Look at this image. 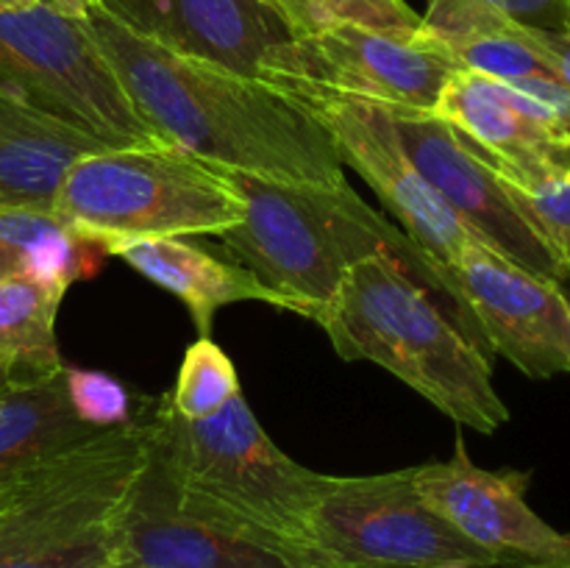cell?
Here are the masks:
<instances>
[{
	"instance_id": "cell-1",
	"label": "cell",
	"mask_w": 570,
	"mask_h": 568,
	"mask_svg": "<svg viewBox=\"0 0 570 568\" xmlns=\"http://www.w3.org/2000/svg\"><path fill=\"white\" fill-rule=\"evenodd\" d=\"M81 26L134 109L173 148L273 184L345 182L328 134L259 78L167 48L106 0Z\"/></svg>"
},
{
	"instance_id": "cell-2",
	"label": "cell",
	"mask_w": 570,
	"mask_h": 568,
	"mask_svg": "<svg viewBox=\"0 0 570 568\" xmlns=\"http://www.w3.org/2000/svg\"><path fill=\"white\" fill-rule=\"evenodd\" d=\"M226 173L243 198L245 215L217 239L267 287L284 295L298 315L315 321L351 265L367 256H390L434 301L449 304L451 321L471 343L488 349L454 273L440 267L399 223L373 209L348 178L293 187Z\"/></svg>"
},
{
	"instance_id": "cell-3",
	"label": "cell",
	"mask_w": 570,
	"mask_h": 568,
	"mask_svg": "<svg viewBox=\"0 0 570 568\" xmlns=\"http://www.w3.org/2000/svg\"><path fill=\"white\" fill-rule=\"evenodd\" d=\"M139 407L154 432V466L178 510L287 568H309L306 527L328 477L284 454L243 393L204 421H184L167 395Z\"/></svg>"
},
{
	"instance_id": "cell-4",
	"label": "cell",
	"mask_w": 570,
	"mask_h": 568,
	"mask_svg": "<svg viewBox=\"0 0 570 568\" xmlns=\"http://www.w3.org/2000/svg\"><path fill=\"white\" fill-rule=\"evenodd\" d=\"M315 323L337 356L382 365L460 427L493 434L510 421L490 356L390 256L351 265Z\"/></svg>"
},
{
	"instance_id": "cell-5",
	"label": "cell",
	"mask_w": 570,
	"mask_h": 568,
	"mask_svg": "<svg viewBox=\"0 0 570 568\" xmlns=\"http://www.w3.org/2000/svg\"><path fill=\"white\" fill-rule=\"evenodd\" d=\"M154 457L142 407L131 423L48 457L0 499V568H98L115 557V527Z\"/></svg>"
},
{
	"instance_id": "cell-6",
	"label": "cell",
	"mask_w": 570,
	"mask_h": 568,
	"mask_svg": "<svg viewBox=\"0 0 570 568\" xmlns=\"http://www.w3.org/2000/svg\"><path fill=\"white\" fill-rule=\"evenodd\" d=\"M53 215L78 243L115 256L145 239L220 237L245 204L226 170L178 148H104L70 167Z\"/></svg>"
},
{
	"instance_id": "cell-7",
	"label": "cell",
	"mask_w": 570,
	"mask_h": 568,
	"mask_svg": "<svg viewBox=\"0 0 570 568\" xmlns=\"http://www.w3.org/2000/svg\"><path fill=\"white\" fill-rule=\"evenodd\" d=\"M0 98L50 111L106 148L167 145L134 109L81 22L45 0H0Z\"/></svg>"
},
{
	"instance_id": "cell-8",
	"label": "cell",
	"mask_w": 570,
	"mask_h": 568,
	"mask_svg": "<svg viewBox=\"0 0 570 568\" xmlns=\"http://www.w3.org/2000/svg\"><path fill=\"white\" fill-rule=\"evenodd\" d=\"M309 568H504L443 521L415 490V468L328 477L306 527Z\"/></svg>"
},
{
	"instance_id": "cell-9",
	"label": "cell",
	"mask_w": 570,
	"mask_h": 568,
	"mask_svg": "<svg viewBox=\"0 0 570 568\" xmlns=\"http://www.w3.org/2000/svg\"><path fill=\"white\" fill-rule=\"evenodd\" d=\"M262 81L282 92L289 104L304 109L328 134L343 167L351 165V170L371 184L384 209L440 267L445 271L454 267L456 256L476 239V234L421 176L395 131L393 111L387 106L301 78H262Z\"/></svg>"
},
{
	"instance_id": "cell-10",
	"label": "cell",
	"mask_w": 570,
	"mask_h": 568,
	"mask_svg": "<svg viewBox=\"0 0 570 568\" xmlns=\"http://www.w3.org/2000/svg\"><path fill=\"white\" fill-rule=\"evenodd\" d=\"M456 70L454 56L423 26L379 28L343 20L306 39L273 45L259 65V81L301 78L387 109L434 111Z\"/></svg>"
},
{
	"instance_id": "cell-11",
	"label": "cell",
	"mask_w": 570,
	"mask_h": 568,
	"mask_svg": "<svg viewBox=\"0 0 570 568\" xmlns=\"http://www.w3.org/2000/svg\"><path fill=\"white\" fill-rule=\"evenodd\" d=\"M401 143L421 176L451 212L476 234L479 243L529 273L566 284L570 262L527 215L510 184L468 145L451 123L434 111L390 109Z\"/></svg>"
},
{
	"instance_id": "cell-12",
	"label": "cell",
	"mask_w": 570,
	"mask_h": 568,
	"mask_svg": "<svg viewBox=\"0 0 570 568\" xmlns=\"http://www.w3.org/2000/svg\"><path fill=\"white\" fill-rule=\"evenodd\" d=\"M532 473L488 471L462 438L445 462L415 466V490L449 527L504 568H570V532L551 527L529 507Z\"/></svg>"
},
{
	"instance_id": "cell-13",
	"label": "cell",
	"mask_w": 570,
	"mask_h": 568,
	"mask_svg": "<svg viewBox=\"0 0 570 568\" xmlns=\"http://www.w3.org/2000/svg\"><path fill=\"white\" fill-rule=\"evenodd\" d=\"M462 298L488 351L529 379L570 373V306L562 284L529 273L473 239L454 262Z\"/></svg>"
},
{
	"instance_id": "cell-14",
	"label": "cell",
	"mask_w": 570,
	"mask_h": 568,
	"mask_svg": "<svg viewBox=\"0 0 570 568\" xmlns=\"http://www.w3.org/2000/svg\"><path fill=\"white\" fill-rule=\"evenodd\" d=\"M434 115L451 123L512 187L570 176V145L512 84L460 67L440 92Z\"/></svg>"
},
{
	"instance_id": "cell-15",
	"label": "cell",
	"mask_w": 570,
	"mask_h": 568,
	"mask_svg": "<svg viewBox=\"0 0 570 568\" xmlns=\"http://www.w3.org/2000/svg\"><path fill=\"white\" fill-rule=\"evenodd\" d=\"M115 557L139 568H287L267 551L178 510L154 457L117 518Z\"/></svg>"
},
{
	"instance_id": "cell-16",
	"label": "cell",
	"mask_w": 570,
	"mask_h": 568,
	"mask_svg": "<svg viewBox=\"0 0 570 568\" xmlns=\"http://www.w3.org/2000/svg\"><path fill=\"white\" fill-rule=\"evenodd\" d=\"M131 26L184 56L259 78L267 50L289 39L259 0H106Z\"/></svg>"
},
{
	"instance_id": "cell-17",
	"label": "cell",
	"mask_w": 570,
	"mask_h": 568,
	"mask_svg": "<svg viewBox=\"0 0 570 568\" xmlns=\"http://www.w3.org/2000/svg\"><path fill=\"white\" fill-rule=\"evenodd\" d=\"M106 145L83 128L0 98V209H50L67 173Z\"/></svg>"
},
{
	"instance_id": "cell-18",
	"label": "cell",
	"mask_w": 570,
	"mask_h": 568,
	"mask_svg": "<svg viewBox=\"0 0 570 568\" xmlns=\"http://www.w3.org/2000/svg\"><path fill=\"white\" fill-rule=\"evenodd\" d=\"M115 256L150 284L176 295L189 310L200 337H209L217 312L237 301H262L276 310L295 312V306L267 287L254 271L239 262L217 259L184 237L145 239L120 248Z\"/></svg>"
},
{
	"instance_id": "cell-19",
	"label": "cell",
	"mask_w": 570,
	"mask_h": 568,
	"mask_svg": "<svg viewBox=\"0 0 570 568\" xmlns=\"http://www.w3.org/2000/svg\"><path fill=\"white\" fill-rule=\"evenodd\" d=\"M104 432L72 410L67 365L14 376L0 390V490L67 445Z\"/></svg>"
},
{
	"instance_id": "cell-20",
	"label": "cell",
	"mask_w": 570,
	"mask_h": 568,
	"mask_svg": "<svg viewBox=\"0 0 570 568\" xmlns=\"http://www.w3.org/2000/svg\"><path fill=\"white\" fill-rule=\"evenodd\" d=\"M423 28L454 56L462 70L499 81L551 76L549 67L518 39L515 20L490 0H429Z\"/></svg>"
},
{
	"instance_id": "cell-21",
	"label": "cell",
	"mask_w": 570,
	"mask_h": 568,
	"mask_svg": "<svg viewBox=\"0 0 570 568\" xmlns=\"http://www.w3.org/2000/svg\"><path fill=\"white\" fill-rule=\"evenodd\" d=\"M70 284L53 278L0 276V362L17 376H33L67 365L56 343V315Z\"/></svg>"
},
{
	"instance_id": "cell-22",
	"label": "cell",
	"mask_w": 570,
	"mask_h": 568,
	"mask_svg": "<svg viewBox=\"0 0 570 568\" xmlns=\"http://www.w3.org/2000/svg\"><path fill=\"white\" fill-rule=\"evenodd\" d=\"M83 248L50 209H0V276L72 284L83 273Z\"/></svg>"
},
{
	"instance_id": "cell-23",
	"label": "cell",
	"mask_w": 570,
	"mask_h": 568,
	"mask_svg": "<svg viewBox=\"0 0 570 568\" xmlns=\"http://www.w3.org/2000/svg\"><path fill=\"white\" fill-rule=\"evenodd\" d=\"M289 39H306L332 22H365L379 28H421L406 0H259Z\"/></svg>"
},
{
	"instance_id": "cell-24",
	"label": "cell",
	"mask_w": 570,
	"mask_h": 568,
	"mask_svg": "<svg viewBox=\"0 0 570 568\" xmlns=\"http://www.w3.org/2000/svg\"><path fill=\"white\" fill-rule=\"evenodd\" d=\"M239 393H243V384L226 351L215 340L198 337L184 351L176 388L167 393V401L184 421H204L220 412Z\"/></svg>"
},
{
	"instance_id": "cell-25",
	"label": "cell",
	"mask_w": 570,
	"mask_h": 568,
	"mask_svg": "<svg viewBox=\"0 0 570 568\" xmlns=\"http://www.w3.org/2000/svg\"><path fill=\"white\" fill-rule=\"evenodd\" d=\"M67 393L76 415L95 429L126 427L137 418L126 384L104 371L67 365Z\"/></svg>"
},
{
	"instance_id": "cell-26",
	"label": "cell",
	"mask_w": 570,
	"mask_h": 568,
	"mask_svg": "<svg viewBox=\"0 0 570 568\" xmlns=\"http://www.w3.org/2000/svg\"><path fill=\"white\" fill-rule=\"evenodd\" d=\"M510 189L518 204L527 209V215L538 223L540 232L570 262V176L534 184V187H512L510 184Z\"/></svg>"
},
{
	"instance_id": "cell-27",
	"label": "cell",
	"mask_w": 570,
	"mask_h": 568,
	"mask_svg": "<svg viewBox=\"0 0 570 568\" xmlns=\"http://www.w3.org/2000/svg\"><path fill=\"white\" fill-rule=\"evenodd\" d=\"M534 100L551 131L570 145V89L554 76H527L507 81Z\"/></svg>"
},
{
	"instance_id": "cell-28",
	"label": "cell",
	"mask_w": 570,
	"mask_h": 568,
	"mask_svg": "<svg viewBox=\"0 0 570 568\" xmlns=\"http://www.w3.org/2000/svg\"><path fill=\"white\" fill-rule=\"evenodd\" d=\"M515 33L518 39L549 67L551 76L570 89V28H562V31H546V28H532L515 22Z\"/></svg>"
},
{
	"instance_id": "cell-29",
	"label": "cell",
	"mask_w": 570,
	"mask_h": 568,
	"mask_svg": "<svg viewBox=\"0 0 570 568\" xmlns=\"http://www.w3.org/2000/svg\"><path fill=\"white\" fill-rule=\"evenodd\" d=\"M499 11L521 26L562 31L570 28V0H490Z\"/></svg>"
},
{
	"instance_id": "cell-30",
	"label": "cell",
	"mask_w": 570,
	"mask_h": 568,
	"mask_svg": "<svg viewBox=\"0 0 570 568\" xmlns=\"http://www.w3.org/2000/svg\"><path fill=\"white\" fill-rule=\"evenodd\" d=\"M48 6H53L56 11H61L65 17H70V20H87L89 14H92L95 9H98L104 0H45Z\"/></svg>"
},
{
	"instance_id": "cell-31",
	"label": "cell",
	"mask_w": 570,
	"mask_h": 568,
	"mask_svg": "<svg viewBox=\"0 0 570 568\" xmlns=\"http://www.w3.org/2000/svg\"><path fill=\"white\" fill-rule=\"evenodd\" d=\"M17 376V371L11 365H6V362H0V390L6 388V384L11 382V379Z\"/></svg>"
},
{
	"instance_id": "cell-32",
	"label": "cell",
	"mask_w": 570,
	"mask_h": 568,
	"mask_svg": "<svg viewBox=\"0 0 570 568\" xmlns=\"http://www.w3.org/2000/svg\"><path fill=\"white\" fill-rule=\"evenodd\" d=\"M98 568H139V566L131 560H122V557H111V560H106L104 566H98Z\"/></svg>"
},
{
	"instance_id": "cell-33",
	"label": "cell",
	"mask_w": 570,
	"mask_h": 568,
	"mask_svg": "<svg viewBox=\"0 0 570 568\" xmlns=\"http://www.w3.org/2000/svg\"><path fill=\"white\" fill-rule=\"evenodd\" d=\"M562 293H566V298H568V306H570V278L566 284H562Z\"/></svg>"
},
{
	"instance_id": "cell-34",
	"label": "cell",
	"mask_w": 570,
	"mask_h": 568,
	"mask_svg": "<svg viewBox=\"0 0 570 568\" xmlns=\"http://www.w3.org/2000/svg\"><path fill=\"white\" fill-rule=\"evenodd\" d=\"M354 568H387V566H354ZM451 568H462V566H451Z\"/></svg>"
},
{
	"instance_id": "cell-35",
	"label": "cell",
	"mask_w": 570,
	"mask_h": 568,
	"mask_svg": "<svg viewBox=\"0 0 570 568\" xmlns=\"http://www.w3.org/2000/svg\"><path fill=\"white\" fill-rule=\"evenodd\" d=\"M3 493H6V490H0V499H3Z\"/></svg>"
}]
</instances>
